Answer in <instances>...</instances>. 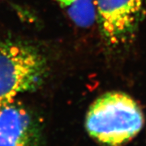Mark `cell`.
Here are the masks:
<instances>
[{
  "label": "cell",
  "mask_w": 146,
  "mask_h": 146,
  "mask_svg": "<svg viewBox=\"0 0 146 146\" xmlns=\"http://www.w3.org/2000/svg\"><path fill=\"white\" fill-rule=\"evenodd\" d=\"M144 122L142 110L132 98L122 92H108L90 106L85 128L104 145L121 146L141 131Z\"/></svg>",
  "instance_id": "obj_1"
},
{
  "label": "cell",
  "mask_w": 146,
  "mask_h": 146,
  "mask_svg": "<svg viewBox=\"0 0 146 146\" xmlns=\"http://www.w3.org/2000/svg\"><path fill=\"white\" fill-rule=\"evenodd\" d=\"M46 60L35 47L0 42V109L18 94L36 90L44 81Z\"/></svg>",
  "instance_id": "obj_2"
},
{
  "label": "cell",
  "mask_w": 146,
  "mask_h": 146,
  "mask_svg": "<svg viewBox=\"0 0 146 146\" xmlns=\"http://www.w3.org/2000/svg\"><path fill=\"white\" fill-rule=\"evenodd\" d=\"M145 3V0H97V17L109 44L130 41L142 20Z\"/></svg>",
  "instance_id": "obj_3"
},
{
  "label": "cell",
  "mask_w": 146,
  "mask_h": 146,
  "mask_svg": "<svg viewBox=\"0 0 146 146\" xmlns=\"http://www.w3.org/2000/svg\"><path fill=\"white\" fill-rule=\"evenodd\" d=\"M39 129L30 114L15 100L0 109V146H40Z\"/></svg>",
  "instance_id": "obj_4"
},
{
  "label": "cell",
  "mask_w": 146,
  "mask_h": 146,
  "mask_svg": "<svg viewBox=\"0 0 146 146\" xmlns=\"http://www.w3.org/2000/svg\"><path fill=\"white\" fill-rule=\"evenodd\" d=\"M71 20L80 27L90 26L96 18L93 0H58Z\"/></svg>",
  "instance_id": "obj_5"
}]
</instances>
